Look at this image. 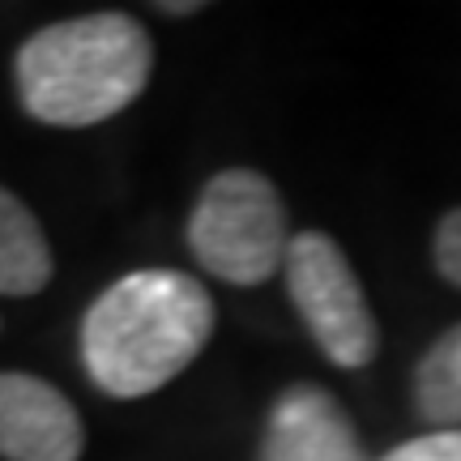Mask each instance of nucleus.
Returning <instances> with one entry per match:
<instances>
[{
	"mask_svg": "<svg viewBox=\"0 0 461 461\" xmlns=\"http://www.w3.org/2000/svg\"><path fill=\"white\" fill-rule=\"evenodd\" d=\"M214 333V299L180 269H137L82 316L86 376L107 397H146L180 376Z\"/></svg>",
	"mask_w": 461,
	"mask_h": 461,
	"instance_id": "1",
	"label": "nucleus"
},
{
	"mask_svg": "<svg viewBox=\"0 0 461 461\" xmlns=\"http://www.w3.org/2000/svg\"><path fill=\"white\" fill-rule=\"evenodd\" d=\"M154 43L129 14H86L34 31L14 60L17 99L51 129H90L129 107L149 82Z\"/></svg>",
	"mask_w": 461,
	"mask_h": 461,
	"instance_id": "2",
	"label": "nucleus"
},
{
	"mask_svg": "<svg viewBox=\"0 0 461 461\" xmlns=\"http://www.w3.org/2000/svg\"><path fill=\"white\" fill-rule=\"evenodd\" d=\"M286 205L261 171L230 167L201 188L188 218V248L214 278L230 286H261L286 265L291 248Z\"/></svg>",
	"mask_w": 461,
	"mask_h": 461,
	"instance_id": "3",
	"label": "nucleus"
},
{
	"mask_svg": "<svg viewBox=\"0 0 461 461\" xmlns=\"http://www.w3.org/2000/svg\"><path fill=\"white\" fill-rule=\"evenodd\" d=\"M282 274L312 342L338 367H367L376 359V316L338 240H330L325 230H299L286 248Z\"/></svg>",
	"mask_w": 461,
	"mask_h": 461,
	"instance_id": "4",
	"label": "nucleus"
},
{
	"mask_svg": "<svg viewBox=\"0 0 461 461\" xmlns=\"http://www.w3.org/2000/svg\"><path fill=\"white\" fill-rule=\"evenodd\" d=\"M82 448V414L56 384L31 372H0V457L77 461Z\"/></svg>",
	"mask_w": 461,
	"mask_h": 461,
	"instance_id": "5",
	"label": "nucleus"
},
{
	"mask_svg": "<svg viewBox=\"0 0 461 461\" xmlns=\"http://www.w3.org/2000/svg\"><path fill=\"white\" fill-rule=\"evenodd\" d=\"M261 461H367L359 431L321 384H291L269 406Z\"/></svg>",
	"mask_w": 461,
	"mask_h": 461,
	"instance_id": "6",
	"label": "nucleus"
},
{
	"mask_svg": "<svg viewBox=\"0 0 461 461\" xmlns=\"http://www.w3.org/2000/svg\"><path fill=\"white\" fill-rule=\"evenodd\" d=\"M51 269V244L39 218L0 184V295H39Z\"/></svg>",
	"mask_w": 461,
	"mask_h": 461,
	"instance_id": "7",
	"label": "nucleus"
},
{
	"mask_svg": "<svg viewBox=\"0 0 461 461\" xmlns=\"http://www.w3.org/2000/svg\"><path fill=\"white\" fill-rule=\"evenodd\" d=\"M414 406L440 431H461V321L428 346L414 367Z\"/></svg>",
	"mask_w": 461,
	"mask_h": 461,
	"instance_id": "8",
	"label": "nucleus"
},
{
	"mask_svg": "<svg viewBox=\"0 0 461 461\" xmlns=\"http://www.w3.org/2000/svg\"><path fill=\"white\" fill-rule=\"evenodd\" d=\"M380 461H461V431H428L389 448Z\"/></svg>",
	"mask_w": 461,
	"mask_h": 461,
	"instance_id": "9",
	"label": "nucleus"
},
{
	"mask_svg": "<svg viewBox=\"0 0 461 461\" xmlns=\"http://www.w3.org/2000/svg\"><path fill=\"white\" fill-rule=\"evenodd\" d=\"M431 261L440 269V278L453 282L461 291V205L448 210L436 227V240H431Z\"/></svg>",
	"mask_w": 461,
	"mask_h": 461,
	"instance_id": "10",
	"label": "nucleus"
},
{
	"mask_svg": "<svg viewBox=\"0 0 461 461\" xmlns=\"http://www.w3.org/2000/svg\"><path fill=\"white\" fill-rule=\"evenodd\" d=\"M201 5L197 0H184V5H158V14H171V17H188V14H197Z\"/></svg>",
	"mask_w": 461,
	"mask_h": 461,
	"instance_id": "11",
	"label": "nucleus"
}]
</instances>
